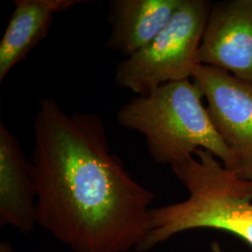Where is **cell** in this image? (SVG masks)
Masks as SVG:
<instances>
[{"label":"cell","instance_id":"9","mask_svg":"<svg viewBox=\"0 0 252 252\" xmlns=\"http://www.w3.org/2000/svg\"><path fill=\"white\" fill-rule=\"evenodd\" d=\"M85 0H14L15 9L0 41V81L49 35L54 14Z\"/></svg>","mask_w":252,"mask_h":252},{"label":"cell","instance_id":"2","mask_svg":"<svg viewBox=\"0 0 252 252\" xmlns=\"http://www.w3.org/2000/svg\"><path fill=\"white\" fill-rule=\"evenodd\" d=\"M171 168L189 195L182 202L151 208L147 234L136 252H148L194 229L225 231L252 247V182L202 149Z\"/></svg>","mask_w":252,"mask_h":252},{"label":"cell","instance_id":"1","mask_svg":"<svg viewBox=\"0 0 252 252\" xmlns=\"http://www.w3.org/2000/svg\"><path fill=\"white\" fill-rule=\"evenodd\" d=\"M31 164L37 224L73 252H135L154 195L112 153L102 118L39 101Z\"/></svg>","mask_w":252,"mask_h":252},{"label":"cell","instance_id":"7","mask_svg":"<svg viewBox=\"0 0 252 252\" xmlns=\"http://www.w3.org/2000/svg\"><path fill=\"white\" fill-rule=\"evenodd\" d=\"M0 224L31 233L37 224L36 188L31 161L18 137L0 125Z\"/></svg>","mask_w":252,"mask_h":252},{"label":"cell","instance_id":"6","mask_svg":"<svg viewBox=\"0 0 252 252\" xmlns=\"http://www.w3.org/2000/svg\"><path fill=\"white\" fill-rule=\"evenodd\" d=\"M197 61L252 84V0L212 3Z\"/></svg>","mask_w":252,"mask_h":252},{"label":"cell","instance_id":"8","mask_svg":"<svg viewBox=\"0 0 252 252\" xmlns=\"http://www.w3.org/2000/svg\"><path fill=\"white\" fill-rule=\"evenodd\" d=\"M181 0H112L108 50L126 58L148 45L169 23Z\"/></svg>","mask_w":252,"mask_h":252},{"label":"cell","instance_id":"4","mask_svg":"<svg viewBox=\"0 0 252 252\" xmlns=\"http://www.w3.org/2000/svg\"><path fill=\"white\" fill-rule=\"evenodd\" d=\"M211 7L207 0H181L148 45L116 64L115 84L145 95L164 83L192 79Z\"/></svg>","mask_w":252,"mask_h":252},{"label":"cell","instance_id":"3","mask_svg":"<svg viewBox=\"0 0 252 252\" xmlns=\"http://www.w3.org/2000/svg\"><path fill=\"white\" fill-rule=\"evenodd\" d=\"M204 98L192 79L164 83L126 103L118 111V123L144 135L148 152L159 164L187 162L202 149L234 171V154L218 134Z\"/></svg>","mask_w":252,"mask_h":252},{"label":"cell","instance_id":"5","mask_svg":"<svg viewBox=\"0 0 252 252\" xmlns=\"http://www.w3.org/2000/svg\"><path fill=\"white\" fill-rule=\"evenodd\" d=\"M192 80L204 93L210 119L234 154V171L252 183V84L223 69L197 64Z\"/></svg>","mask_w":252,"mask_h":252}]
</instances>
